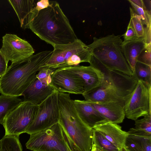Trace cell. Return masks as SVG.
Wrapping results in <instances>:
<instances>
[{"label": "cell", "mask_w": 151, "mask_h": 151, "mask_svg": "<svg viewBox=\"0 0 151 151\" xmlns=\"http://www.w3.org/2000/svg\"><path fill=\"white\" fill-rule=\"evenodd\" d=\"M50 3L38 12H32L27 28L53 47L73 42L78 38L68 19L58 2Z\"/></svg>", "instance_id": "6da1fadb"}, {"label": "cell", "mask_w": 151, "mask_h": 151, "mask_svg": "<svg viewBox=\"0 0 151 151\" xmlns=\"http://www.w3.org/2000/svg\"><path fill=\"white\" fill-rule=\"evenodd\" d=\"M52 53V51H43L24 60L12 63L0 77V93L13 96H22Z\"/></svg>", "instance_id": "7a4b0ae2"}, {"label": "cell", "mask_w": 151, "mask_h": 151, "mask_svg": "<svg viewBox=\"0 0 151 151\" xmlns=\"http://www.w3.org/2000/svg\"><path fill=\"white\" fill-rule=\"evenodd\" d=\"M58 102L61 125L73 151H90L93 129L79 117L70 94L58 92Z\"/></svg>", "instance_id": "3957f363"}, {"label": "cell", "mask_w": 151, "mask_h": 151, "mask_svg": "<svg viewBox=\"0 0 151 151\" xmlns=\"http://www.w3.org/2000/svg\"><path fill=\"white\" fill-rule=\"evenodd\" d=\"M121 37L112 34L99 38L94 37L93 42L87 46L91 55L106 68L132 76L134 73L122 50Z\"/></svg>", "instance_id": "277c9868"}, {"label": "cell", "mask_w": 151, "mask_h": 151, "mask_svg": "<svg viewBox=\"0 0 151 151\" xmlns=\"http://www.w3.org/2000/svg\"><path fill=\"white\" fill-rule=\"evenodd\" d=\"M53 48L50 58L40 70L50 68L55 71L77 65L81 63L89 62L91 54L89 48L79 39L72 43L55 45Z\"/></svg>", "instance_id": "5b68a950"}, {"label": "cell", "mask_w": 151, "mask_h": 151, "mask_svg": "<svg viewBox=\"0 0 151 151\" xmlns=\"http://www.w3.org/2000/svg\"><path fill=\"white\" fill-rule=\"evenodd\" d=\"M26 146L32 151H73L59 123L30 134Z\"/></svg>", "instance_id": "8992f818"}, {"label": "cell", "mask_w": 151, "mask_h": 151, "mask_svg": "<svg viewBox=\"0 0 151 151\" xmlns=\"http://www.w3.org/2000/svg\"><path fill=\"white\" fill-rule=\"evenodd\" d=\"M38 105L23 101L6 115L2 125L5 136L19 135L26 130L35 118Z\"/></svg>", "instance_id": "52a82bcc"}, {"label": "cell", "mask_w": 151, "mask_h": 151, "mask_svg": "<svg viewBox=\"0 0 151 151\" xmlns=\"http://www.w3.org/2000/svg\"><path fill=\"white\" fill-rule=\"evenodd\" d=\"M125 116L134 121L151 114V85L138 80L134 89L124 101Z\"/></svg>", "instance_id": "ba28073f"}, {"label": "cell", "mask_w": 151, "mask_h": 151, "mask_svg": "<svg viewBox=\"0 0 151 151\" xmlns=\"http://www.w3.org/2000/svg\"><path fill=\"white\" fill-rule=\"evenodd\" d=\"M56 91L38 105L35 118L26 130L31 134L46 129L58 123L60 114Z\"/></svg>", "instance_id": "9c48e42d"}, {"label": "cell", "mask_w": 151, "mask_h": 151, "mask_svg": "<svg viewBox=\"0 0 151 151\" xmlns=\"http://www.w3.org/2000/svg\"><path fill=\"white\" fill-rule=\"evenodd\" d=\"M0 52L7 63H12L28 58L35 52L31 45L27 41L16 35L6 34L2 37V45Z\"/></svg>", "instance_id": "30bf717a"}, {"label": "cell", "mask_w": 151, "mask_h": 151, "mask_svg": "<svg viewBox=\"0 0 151 151\" xmlns=\"http://www.w3.org/2000/svg\"><path fill=\"white\" fill-rule=\"evenodd\" d=\"M104 81L99 87L82 94L85 100L94 102L111 101H124L127 98L115 80L104 76Z\"/></svg>", "instance_id": "8fae6325"}, {"label": "cell", "mask_w": 151, "mask_h": 151, "mask_svg": "<svg viewBox=\"0 0 151 151\" xmlns=\"http://www.w3.org/2000/svg\"><path fill=\"white\" fill-rule=\"evenodd\" d=\"M51 84L59 92L82 94L85 91L82 80L77 75L61 68L51 75Z\"/></svg>", "instance_id": "7c38bea8"}, {"label": "cell", "mask_w": 151, "mask_h": 151, "mask_svg": "<svg viewBox=\"0 0 151 151\" xmlns=\"http://www.w3.org/2000/svg\"><path fill=\"white\" fill-rule=\"evenodd\" d=\"M62 68L75 74L82 80L84 84V93L100 86L104 80V74L90 65L87 66L78 65Z\"/></svg>", "instance_id": "4fadbf2b"}, {"label": "cell", "mask_w": 151, "mask_h": 151, "mask_svg": "<svg viewBox=\"0 0 151 151\" xmlns=\"http://www.w3.org/2000/svg\"><path fill=\"white\" fill-rule=\"evenodd\" d=\"M56 91L51 84V81L40 80L35 76L22 96L24 97V101L38 105Z\"/></svg>", "instance_id": "5bb4252c"}, {"label": "cell", "mask_w": 151, "mask_h": 151, "mask_svg": "<svg viewBox=\"0 0 151 151\" xmlns=\"http://www.w3.org/2000/svg\"><path fill=\"white\" fill-rule=\"evenodd\" d=\"M88 101L109 122L118 124L123 122L125 116L124 101Z\"/></svg>", "instance_id": "9a60e30c"}, {"label": "cell", "mask_w": 151, "mask_h": 151, "mask_svg": "<svg viewBox=\"0 0 151 151\" xmlns=\"http://www.w3.org/2000/svg\"><path fill=\"white\" fill-rule=\"evenodd\" d=\"M74 105L81 119L86 125L93 129L101 124L109 122L96 110L89 101L75 99Z\"/></svg>", "instance_id": "2e32d148"}, {"label": "cell", "mask_w": 151, "mask_h": 151, "mask_svg": "<svg viewBox=\"0 0 151 151\" xmlns=\"http://www.w3.org/2000/svg\"><path fill=\"white\" fill-rule=\"evenodd\" d=\"M92 129L101 133L119 150L125 146L126 139L129 135L118 124L111 122L98 125Z\"/></svg>", "instance_id": "e0dca14e"}, {"label": "cell", "mask_w": 151, "mask_h": 151, "mask_svg": "<svg viewBox=\"0 0 151 151\" xmlns=\"http://www.w3.org/2000/svg\"><path fill=\"white\" fill-rule=\"evenodd\" d=\"M146 45L144 37L124 40L122 43V48L123 54L133 73L137 58Z\"/></svg>", "instance_id": "ac0fdd59"}, {"label": "cell", "mask_w": 151, "mask_h": 151, "mask_svg": "<svg viewBox=\"0 0 151 151\" xmlns=\"http://www.w3.org/2000/svg\"><path fill=\"white\" fill-rule=\"evenodd\" d=\"M15 11L20 22L21 27L27 28L30 15L36 5L33 0H9Z\"/></svg>", "instance_id": "d6986e66"}, {"label": "cell", "mask_w": 151, "mask_h": 151, "mask_svg": "<svg viewBox=\"0 0 151 151\" xmlns=\"http://www.w3.org/2000/svg\"><path fill=\"white\" fill-rule=\"evenodd\" d=\"M125 146L128 151H151V135L129 134Z\"/></svg>", "instance_id": "ffe728a7"}, {"label": "cell", "mask_w": 151, "mask_h": 151, "mask_svg": "<svg viewBox=\"0 0 151 151\" xmlns=\"http://www.w3.org/2000/svg\"><path fill=\"white\" fill-rule=\"evenodd\" d=\"M22 101L18 97L4 94L0 96V124H2L8 114Z\"/></svg>", "instance_id": "44dd1931"}, {"label": "cell", "mask_w": 151, "mask_h": 151, "mask_svg": "<svg viewBox=\"0 0 151 151\" xmlns=\"http://www.w3.org/2000/svg\"><path fill=\"white\" fill-rule=\"evenodd\" d=\"M135 121V128H130L127 132L129 134L151 135V114Z\"/></svg>", "instance_id": "7402d4cb"}, {"label": "cell", "mask_w": 151, "mask_h": 151, "mask_svg": "<svg viewBox=\"0 0 151 151\" xmlns=\"http://www.w3.org/2000/svg\"><path fill=\"white\" fill-rule=\"evenodd\" d=\"M92 143L100 151H120V150L101 133L93 129Z\"/></svg>", "instance_id": "603a6c76"}, {"label": "cell", "mask_w": 151, "mask_h": 151, "mask_svg": "<svg viewBox=\"0 0 151 151\" xmlns=\"http://www.w3.org/2000/svg\"><path fill=\"white\" fill-rule=\"evenodd\" d=\"M0 142L1 151H23L19 136L4 135Z\"/></svg>", "instance_id": "cb8c5ba5"}, {"label": "cell", "mask_w": 151, "mask_h": 151, "mask_svg": "<svg viewBox=\"0 0 151 151\" xmlns=\"http://www.w3.org/2000/svg\"><path fill=\"white\" fill-rule=\"evenodd\" d=\"M133 75L138 80H140L151 85V66L137 62Z\"/></svg>", "instance_id": "d4e9b609"}, {"label": "cell", "mask_w": 151, "mask_h": 151, "mask_svg": "<svg viewBox=\"0 0 151 151\" xmlns=\"http://www.w3.org/2000/svg\"><path fill=\"white\" fill-rule=\"evenodd\" d=\"M130 10L131 14L130 21L132 24L137 37H144L145 27L141 17L137 14L131 7H130Z\"/></svg>", "instance_id": "484cf974"}, {"label": "cell", "mask_w": 151, "mask_h": 151, "mask_svg": "<svg viewBox=\"0 0 151 151\" xmlns=\"http://www.w3.org/2000/svg\"><path fill=\"white\" fill-rule=\"evenodd\" d=\"M131 4L132 8L134 12L142 18V22L146 27H149L151 26V12L144 10L142 8L136 5L131 1L128 0Z\"/></svg>", "instance_id": "4316f807"}, {"label": "cell", "mask_w": 151, "mask_h": 151, "mask_svg": "<svg viewBox=\"0 0 151 151\" xmlns=\"http://www.w3.org/2000/svg\"><path fill=\"white\" fill-rule=\"evenodd\" d=\"M151 43L147 44L141 52L137 59V62L151 66Z\"/></svg>", "instance_id": "83f0119b"}, {"label": "cell", "mask_w": 151, "mask_h": 151, "mask_svg": "<svg viewBox=\"0 0 151 151\" xmlns=\"http://www.w3.org/2000/svg\"><path fill=\"white\" fill-rule=\"evenodd\" d=\"M54 71L50 68L41 69L36 76L40 80L51 81V75Z\"/></svg>", "instance_id": "f1b7e54d"}, {"label": "cell", "mask_w": 151, "mask_h": 151, "mask_svg": "<svg viewBox=\"0 0 151 151\" xmlns=\"http://www.w3.org/2000/svg\"><path fill=\"white\" fill-rule=\"evenodd\" d=\"M123 35L124 41L133 40L139 38L137 37L130 21L129 22L126 31Z\"/></svg>", "instance_id": "f546056e"}, {"label": "cell", "mask_w": 151, "mask_h": 151, "mask_svg": "<svg viewBox=\"0 0 151 151\" xmlns=\"http://www.w3.org/2000/svg\"><path fill=\"white\" fill-rule=\"evenodd\" d=\"M50 5V1L49 0L39 1L36 3L32 11L34 12H38L40 10L47 7Z\"/></svg>", "instance_id": "4dcf8cb0"}, {"label": "cell", "mask_w": 151, "mask_h": 151, "mask_svg": "<svg viewBox=\"0 0 151 151\" xmlns=\"http://www.w3.org/2000/svg\"><path fill=\"white\" fill-rule=\"evenodd\" d=\"M8 63L5 58L0 52V77L5 73L7 68Z\"/></svg>", "instance_id": "1f68e13d"}, {"label": "cell", "mask_w": 151, "mask_h": 151, "mask_svg": "<svg viewBox=\"0 0 151 151\" xmlns=\"http://www.w3.org/2000/svg\"><path fill=\"white\" fill-rule=\"evenodd\" d=\"M131 1L137 6L142 8L144 10L147 11L143 0H131Z\"/></svg>", "instance_id": "d6a6232c"}, {"label": "cell", "mask_w": 151, "mask_h": 151, "mask_svg": "<svg viewBox=\"0 0 151 151\" xmlns=\"http://www.w3.org/2000/svg\"><path fill=\"white\" fill-rule=\"evenodd\" d=\"M91 151H100L96 147L95 145L94 144H92V147L91 149Z\"/></svg>", "instance_id": "836d02e7"}, {"label": "cell", "mask_w": 151, "mask_h": 151, "mask_svg": "<svg viewBox=\"0 0 151 151\" xmlns=\"http://www.w3.org/2000/svg\"><path fill=\"white\" fill-rule=\"evenodd\" d=\"M120 151H128L126 148L125 146H124L121 147L120 148Z\"/></svg>", "instance_id": "e575fe53"}, {"label": "cell", "mask_w": 151, "mask_h": 151, "mask_svg": "<svg viewBox=\"0 0 151 151\" xmlns=\"http://www.w3.org/2000/svg\"><path fill=\"white\" fill-rule=\"evenodd\" d=\"M0 151H1V144H0Z\"/></svg>", "instance_id": "d590c367"}]
</instances>
